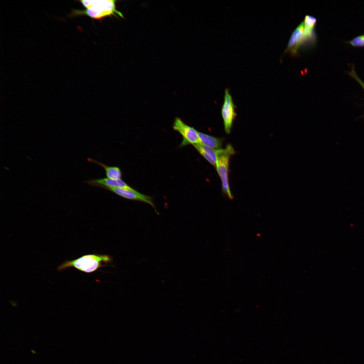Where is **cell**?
Wrapping results in <instances>:
<instances>
[{"mask_svg": "<svg viewBox=\"0 0 364 364\" xmlns=\"http://www.w3.org/2000/svg\"><path fill=\"white\" fill-rule=\"evenodd\" d=\"M215 23L208 26L182 24L175 42L215 38L232 47L252 48L267 41L297 38L304 44L309 39L290 21L289 1H200Z\"/></svg>", "mask_w": 364, "mask_h": 364, "instance_id": "6da1fadb", "label": "cell"}]
</instances>
